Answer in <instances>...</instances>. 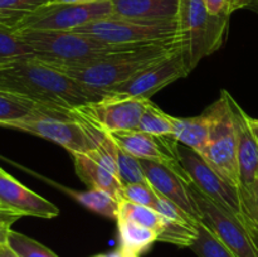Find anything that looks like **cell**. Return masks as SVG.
Returning <instances> with one entry per match:
<instances>
[{
    "label": "cell",
    "mask_w": 258,
    "mask_h": 257,
    "mask_svg": "<svg viewBox=\"0 0 258 257\" xmlns=\"http://www.w3.org/2000/svg\"><path fill=\"white\" fill-rule=\"evenodd\" d=\"M0 127L39 136L72 153H87L96 148L105 133L88 125L71 111L43 108L33 115L0 121Z\"/></svg>",
    "instance_id": "4"
},
{
    "label": "cell",
    "mask_w": 258,
    "mask_h": 257,
    "mask_svg": "<svg viewBox=\"0 0 258 257\" xmlns=\"http://www.w3.org/2000/svg\"><path fill=\"white\" fill-rule=\"evenodd\" d=\"M0 257H19L14 249L8 244V242L0 243Z\"/></svg>",
    "instance_id": "34"
},
{
    "label": "cell",
    "mask_w": 258,
    "mask_h": 257,
    "mask_svg": "<svg viewBox=\"0 0 258 257\" xmlns=\"http://www.w3.org/2000/svg\"><path fill=\"white\" fill-rule=\"evenodd\" d=\"M96 257H139V256H134V254L127 253L125 252L123 249H118V251L112 252V253H107V254H100V256H96Z\"/></svg>",
    "instance_id": "37"
},
{
    "label": "cell",
    "mask_w": 258,
    "mask_h": 257,
    "mask_svg": "<svg viewBox=\"0 0 258 257\" xmlns=\"http://www.w3.org/2000/svg\"><path fill=\"white\" fill-rule=\"evenodd\" d=\"M211 14L217 17L231 18L234 12L249 8L251 0H203Z\"/></svg>",
    "instance_id": "32"
},
{
    "label": "cell",
    "mask_w": 258,
    "mask_h": 257,
    "mask_svg": "<svg viewBox=\"0 0 258 257\" xmlns=\"http://www.w3.org/2000/svg\"><path fill=\"white\" fill-rule=\"evenodd\" d=\"M179 48H181L180 40L176 38L154 44L126 48L81 65L54 68L72 78L96 101Z\"/></svg>",
    "instance_id": "2"
},
{
    "label": "cell",
    "mask_w": 258,
    "mask_h": 257,
    "mask_svg": "<svg viewBox=\"0 0 258 257\" xmlns=\"http://www.w3.org/2000/svg\"><path fill=\"white\" fill-rule=\"evenodd\" d=\"M150 101L146 98L103 96L100 100L77 106L72 112L97 130L112 134L136 130Z\"/></svg>",
    "instance_id": "10"
},
{
    "label": "cell",
    "mask_w": 258,
    "mask_h": 257,
    "mask_svg": "<svg viewBox=\"0 0 258 257\" xmlns=\"http://www.w3.org/2000/svg\"><path fill=\"white\" fill-rule=\"evenodd\" d=\"M22 57H33L32 50L20 39L17 32L0 25V65Z\"/></svg>",
    "instance_id": "28"
},
{
    "label": "cell",
    "mask_w": 258,
    "mask_h": 257,
    "mask_svg": "<svg viewBox=\"0 0 258 257\" xmlns=\"http://www.w3.org/2000/svg\"><path fill=\"white\" fill-rule=\"evenodd\" d=\"M10 226H12V224L5 223V222H0V243L7 242L8 233H9L10 231Z\"/></svg>",
    "instance_id": "35"
},
{
    "label": "cell",
    "mask_w": 258,
    "mask_h": 257,
    "mask_svg": "<svg viewBox=\"0 0 258 257\" xmlns=\"http://www.w3.org/2000/svg\"><path fill=\"white\" fill-rule=\"evenodd\" d=\"M7 242L19 257H58L44 244L13 229L8 233Z\"/></svg>",
    "instance_id": "29"
},
{
    "label": "cell",
    "mask_w": 258,
    "mask_h": 257,
    "mask_svg": "<svg viewBox=\"0 0 258 257\" xmlns=\"http://www.w3.org/2000/svg\"><path fill=\"white\" fill-rule=\"evenodd\" d=\"M199 223H188V222L171 221V219L164 218L163 227L158 234V241L180 247H191L198 236Z\"/></svg>",
    "instance_id": "23"
},
{
    "label": "cell",
    "mask_w": 258,
    "mask_h": 257,
    "mask_svg": "<svg viewBox=\"0 0 258 257\" xmlns=\"http://www.w3.org/2000/svg\"><path fill=\"white\" fill-rule=\"evenodd\" d=\"M231 93L223 90L218 100L206 110L208 111V141L199 155L227 181L241 186L237 161V136Z\"/></svg>",
    "instance_id": "6"
},
{
    "label": "cell",
    "mask_w": 258,
    "mask_h": 257,
    "mask_svg": "<svg viewBox=\"0 0 258 257\" xmlns=\"http://www.w3.org/2000/svg\"><path fill=\"white\" fill-rule=\"evenodd\" d=\"M253 233L256 234V238H257V242H258V233H257V232H254V231H253Z\"/></svg>",
    "instance_id": "40"
},
{
    "label": "cell",
    "mask_w": 258,
    "mask_h": 257,
    "mask_svg": "<svg viewBox=\"0 0 258 257\" xmlns=\"http://www.w3.org/2000/svg\"><path fill=\"white\" fill-rule=\"evenodd\" d=\"M238 190L242 219L252 231L258 233V176L251 184L239 186Z\"/></svg>",
    "instance_id": "30"
},
{
    "label": "cell",
    "mask_w": 258,
    "mask_h": 257,
    "mask_svg": "<svg viewBox=\"0 0 258 257\" xmlns=\"http://www.w3.org/2000/svg\"><path fill=\"white\" fill-rule=\"evenodd\" d=\"M0 90L59 111H71L95 101L72 78L35 57H22L2 63Z\"/></svg>",
    "instance_id": "1"
},
{
    "label": "cell",
    "mask_w": 258,
    "mask_h": 257,
    "mask_svg": "<svg viewBox=\"0 0 258 257\" xmlns=\"http://www.w3.org/2000/svg\"><path fill=\"white\" fill-rule=\"evenodd\" d=\"M185 55L181 48L169 54L160 62L145 68L122 85L117 86L105 96L110 97H136L150 100L158 91L179 78L186 77L190 73ZM102 98V97H101Z\"/></svg>",
    "instance_id": "11"
},
{
    "label": "cell",
    "mask_w": 258,
    "mask_h": 257,
    "mask_svg": "<svg viewBox=\"0 0 258 257\" xmlns=\"http://www.w3.org/2000/svg\"><path fill=\"white\" fill-rule=\"evenodd\" d=\"M118 216L125 217V218L136 222L141 226L154 229L155 232H158V234L163 227V216L158 213L155 209L151 208V207L131 203L127 201H120Z\"/></svg>",
    "instance_id": "25"
},
{
    "label": "cell",
    "mask_w": 258,
    "mask_h": 257,
    "mask_svg": "<svg viewBox=\"0 0 258 257\" xmlns=\"http://www.w3.org/2000/svg\"><path fill=\"white\" fill-rule=\"evenodd\" d=\"M248 9H252L258 14V0H251V5H249Z\"/></svg>",
    "instance_id": "39"
},
{
    "label": "cell",
    "mask_w": 258,
    "mask_h": 257,
    "mask_svg": "<svg viewBox=\"0 0 258 257\" xmlns=\"http://www.w3.org/2000/svg\"><path fill=\"white\" fill-rule=\"evenodd\" d=\"M178 30L181 50L190 71L223 45L229 18L211 14L203 0H179Z\"/></svg>",
    "instance_id": "5"
},
{
    "label": "cell",
    "mask_w": 258,
    "mask_h": 257,
    "mask_svg": "<svg viewBox=\"0 0 258 257\" xmlns=\"http://www.w3.org/2000/svg\"><path fill=\"white\" fill-rule=\"evenodd\" d=\"M116 163H117L118 179L122 185L138 183H149L144 173L140 159L134 156L133 154L123 150L121 146L117 148L116 154Z\"/></svg>",
    "instance_id": "27"
},
{
    "label": "cell",
    "mask_w": 258,
    "mask_h": 257,
    "mask_svg": "<svg viewBox=\"0 0 258 257\" xmlns=\"http://www.w3.org/2000/svg\"><path fill=\"white\" fill-rule=\"evenodd\" d=\"M179 156L189 180L196 188L218 204L241 216L239 190L236 185L222 178L197 151L183 144L179 145Z\"/></svg>",
    "instance_id": "12"
},
{
    "label": "cell",
    "mask_w": 258,
    "mask_h": 257,
    "mask_svg": "<svg viewBox=\"0 0 258 257\" xmlns=\"http://www.w3.org/2000/svg\"><path fill=\"white\" fill-rule=\"evenodd\" d=\"M55 0H0V10L12 12H33Z\"/></svg>",
    "instance_id": "33"
},
{
    "label": "cell",
    "mask_w": 258,
    "mask_h": 257,
    "mask_svg": "<svg viewBox=\"0 0 258 257\" xmlns=\"http://www.w3.org/2000/svg\"><path fill=\"white\" fill-rule=\"evenodd\" d=\"M171 122L174 126V136L179 143L193 149L198 154L203 151L208 141L209 125H211L208 111L204 110V112L194 117L171 116Z\"/></svg>",
    "instance_id": "19"
},
{
    "label": "cell",
    "mask_w": 258,
    "mask_h": 257,
    "mask_svg": "<svg viewBox=\"0 0 258 257\" xmlns=\"http://www.w3.org/2000/svg\"><path fill=\"white\" fill-rule=\"evenodd\" d=\"M71 155L73 158L76 174L86 185L107 191L120 201L122 184L117 176L91 158L87 153H72Z\"/></svg>",
    "instance_id": "18"
},
{
    "label": "cell",
    "mask_w": 258,
    "mask_h": 257,
    "mask_svg": "<svg viewBox=\"0 0 258 257\" xmlns=\"http://www.w3.org/2000/svg\"><path fill=\"white\" fill-rule=\"evenodd\" d=\"M118 234H120L121 249L127 253L139 256L158 241V232L144 227L125 217H117Z\"/></svg>",
    "instance_id": "20"
},
{
    "label": "cell",
    "mask_w": 258,
    "mask_h": 257,
    "mask_svg": "<svg viewBox=\"0 0 258 257\" xmlns=\"http://www.w3.org/2000/svg\"><path fill=\"white\" fill-rule=\"evenodd\" d=\"M57 3L63 4H93V3H100L103 0H55Z\"/></svg>",
    "instance_id": "36"
},
{
    "label": "cell",
    "mask_w": 258,
    "mask_h": 257,
    "mask_svg": "<svg viewBox=\"0 0 258 257\" xmlns=\"http://www.w3.org/2000/svg\"><path fill=\"white\" fill-rule=\"evenodd\" d=\"M108 135L116 141L118 146L138 159L163 164L178 171L189 180L179 156L180 143L174 135H151L140 130L117 131Z\"/></svg>",
    "instance_id": "14"
},
{
    "label": "cell",
    "mask_w": 258,
    "mask_h": 257,
    "mask_svg": "<svg viewBox=\"0 0 258 257\" xmlns=\"http://www.w3.org/2000/svg\"><path fill=\"white\" fill-rule=\"evenodd\" d=\"M158 197L159 193L150 183L127 184V185H122L120 201H127L131 203L153 208Z\"/></svg>",
    "instance_id": "31"
},
{
    "label": "cell",
    "mask_w": 258,
    "mask_h": 257,
    "mask_svg": "<svg viewBox=\"0 0 258 257\" xmlns=\"http://www.w3.org/2000/svg\"><path fill=\"white\" fill-rule=\"evenodd\" d=\"M190 191L201 212V222L237 257H258L256 234L241 216L221 206L190 183Z\"/></svg>",
    "instance_id": "8"
},
{
    "label": "cell",
    "mask_w": 258,
    "mask_h": 257,
    "mask_svg": "<svg viewBox=\"0 0 258 257\" xmlns=\"http://www.w3.org/2000/svg\"><path fill=\"white\" fill-rule=\"evenodd\" d=\"M62 190H64L71 198L75 199L77 203H80L85 208L90 209L91 212H95L101 216L107 217V218L117 219L120 201L112 194L92 188L86 191L75 190V189L70 188H63Z\"/></svg>",
    "instance_id": "21"
},
{
    "label": "cell",
    "mask_w": 258,
    "mask_h": 257,
    "mask_svg": "<svg viewBox=\"0 0 258 257\" xmlns=\"http://www.w3.org/2000/svg\"><path fill=\"white\" fill-rule=\"evenodd\" d=\"M112 15L110 0L93 4H63L53 2L25 13L18 22L15 32L20 30H73L96 19Z\"/></svg>",
    "instance_id": "9"
},
{
    "label": "cell",
    "mask_w": 258,
    "mask_h": 257,
    "mask_svg": "<svg viewBox=\"0 0 258 257\" xmlns=\"http://www.w3.org/2000/svg\"><path fill=\"white\" fill-rule=\"evenodd\" d=\"M17 33L32 50L33 57L53 67L81 65L131 48L100 42L90 35L73 30L28 29Z\"/></svg>",
    "instance_id": "3"
},
{
    "label": "cell",
    "mask_w": 258,
    "mask_h": 257,
    "mask_svg": "<svg viewBox=\"0 0 258 257\" xmlns=\"http://www.w3.org/2000/svg\"><path fill=\"white\" fill-rule=\"evenodd\" d=\"M59 214L54 203L30 190L0 168V222L12 224L20 217L50 219Z\"/></svg>",
    "instance_id": "13"
},
{
    "label": "cell",
    "mask_w": 258,
    "mask_h": 257,
    "mask_svg": "<svg viewBox=\"0 0 258 257\" xmlns=\"http://www.w3.org/2000/svg\"><path fill=\"white\" fill-rule=\"evenodd\" d=\"M249 125H251L252 130H253L254 135H256V138H257V140H258V118L249 117Z\"/></svg>",
    "instance_id": "38"
},
{
    "label": "cell",
    "mask_w": 258,
    "mask_h": 257,
    "mask_svg": "<svg viewBox=\"0 0 258 257\" xmlns=\"http://www.w3.org/2000/svg\"><path fill=\"white\" fill-rule=\"evenodd\" d=\"M190 248L198 257H237L202 222L198 224V236Z\"/></svg>",
    "instance_id": "26"
},
{
    "label": "cell",
    "mask_w": 258,
    "mask_h": 257,
    "mask_svg": "<svg viewBox=\"0 0 258 257\" xmlns=\"http://www.w3.org/2000/svg\"><path fill=\"white\" fill-rule=\"evenodd\" d=\"M149 183L159 194L175 203L189 216L201 222V212L190 191V181L178 171L160 163L140 159Z\"/></svg>",
    "instance_id": "15"
},
{
    "label": "cell",
    "mask_w": 258,
    "mask_h": 257,
    "mask_svg": "<svg viewBox=\"0 0 258 257\" xmlns=\"http://www.w3.org/2000/svg\"><path fill=\"white\" fill-rule=\"evenodd\" d=\"M136 130L144 131L151 135H174L171 116L164 112L151 101L146 106Z\"/></svg>",
    "instance_id": "24"
},
{
    "label": "cell",
    "mask_w": 258,
    "mask_h": 257,
    "mask_svg": "<svg viewBox=\"0 0 258 257\" xmlns=\"http://www.w3.org/2000/svg\"><path fill=\"white\" fill-rule=\"evenodd\" d=\"M257 176H258V174H257Z\"/></svg>",
    "instance_id": "41"
},
{
    "label": "cell",
    "mask_w": 258,
    "mask_h": 257,
    "mask_svg": "<svg viewBox=\"0 0 258 257\" xmlns=\"http://www.w3.org/2000/svg\"><path fill=\"white\" fill-rule=\"evenodd\" d=\"M43 108L47 107H43L35 103L34 101L17 95V93L0 90V121L18 120V118L33 115Z\"/></svg>",
    "instance_id": "22"
},
{
    "label": "cell",
    "mask_w": 258,
    "mask_h": 257,
    "mask_svg": "<svg viewBox=\"0 0 258 257\" xmlns=\"http://www.w3.org/2000/svg\"><path fill=\"white\" fill-rule=\"evenodd\" d=\"M234 113V125L237 136V161L241 185L251 184L258 174V140L249 125V116L243 108L231 98Z\"/></svg>",
    "instance_id": "16"
},
{
    "label": "cell",
    "mask_w": 258,
    "mask_h": 257,
    "mask_svg": "<svg viewBox=\"0 0 258 257\" xmlns=\"http://www.w3.org/2000/svg\"><path fill=\"white\" fill-rule=\"evenodd\" d=\"M112 15L138 20H173L179 0H110Z\"/></svg>",
    "instance_id": "17"
},
{
    "label": "cell",
    "mask_w": 258,
    "mask_h": 257,
    "mask_svg": "<svg viewBox=\"0 0 258 257\" xmlns=\"http://www.w3.org/2000/svg\"><path fill=\"white\" fill-rule=\"evenodd\" d=\"M73 32L90 35L100 42L116 45H148L179 38L178 19L138 20L108 15L96 19Z\"/></svg>",
    "instance_id": "7"
}]
</instances>
